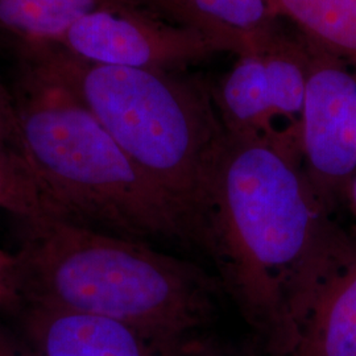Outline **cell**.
Listing matches in <instances>:
<instances>
[{
    "label": "cell",
    "instance_id": "6da1fadb",
    "mask_svg": "<svg viewBox=\"0 0 356 356\" xmlns=\"http://www.w3.org/2000/svg\"><path fill=\"white\" fill-rule=\"evenodd\" d=\"M204 243L223 291L269 353L291 355L353 243L306 178L300 126L275 135L226 132L210 182Z\"/></svg>",
    "mask_w": 356,
    "mask_h": 356
},
{
    "label": "cell",
    "instance_id": "7a4b0ae2",
    "mask_svg": "<svg viewBox=\"0 0 356 356\" xmlns=\"http://www.w3.org/2000/svg\"><path fill=\"white\" fill-rule=\"evenodd\" d=\"M17 151L57 219L178 252L204 251L195 223L135 165L61 76L20 53Z\"/></svg>",
    "mask_w": 356,
    "mask_h": 356
},
{
    "label": "cell",
    "instance_id": "3957f363",
    "mask_svg": "<svg viewBox=\"0 0 356 356\" xmlns=\"http://www.w3.org/2000/svg\"><path fill=\"white\" fill-rule=\"evenodd\" d=\"M22 223L26 305L116 319L172 351L214 316L223 288L189 259L53 216Z\"/></svg>",
    "mask_w": 356,
    "mask_h": 356
},
{
    "label": "cell",
    "instance_id": "277c9868",
    "mask_svg": "<svg viewBox=\"0 0 356 356\" xmlns=\"http://www.w3.org/2000/svg\"><path fill=\"white\" fill-rule=\"evenodd\" d=\"M23 51L64 79L131 161L191 216L204 242L210 182L226 136L213 90L181 70L88 64L57 47Z\"/></svg>",
    "mask_w": 356,
    "mask_h": 356
},
{
    "label": "cell",
    "instance_id": "5b68a950",
    "mask_svg": "<svg viewBox=\"0 0 356 356\" xmlns=\"http://www.w3.org/2000/svg\"><path fill=\"white\" fill-rule=\"evenodd\" d=\"M307 56L300 147L306 178L334 214L356 176V73L304 36Z\"/></svg>",
    "mask_w": 356,
    "mask_h": 356
},
{
    "label": "cell",
    "instance_id": "8992f818",
    "mask_svg": "<svg viewBox=\"0 0 356 356\" xmlns=\"http://www.w3.org/2000/svg\"><path fill=\"white\" fill-rule=\"evenodd\" d=\"M92 65L182 70L225 51L210 38L144 8L99 10L79 19L56 45Z\"/></svg>",
    "mask_w": 356,
    "mask_h": 356
},
{
    "label": "cell",
    "instance_id": "52a82bcc",
    "mask_svg": "<svg viewBox=\"0 0 356 356\" xmlns=\"http://www.w3.org/2000/svg\"><path fill=\"white\" fill-rule=\"evenodd\" d=\"M22 337L42 356H176L124 322L76 310L26 304Z\"/></svg>",
    "mask_w": 356,
    "mask_h": 356
},
{
    "label": "cell",
    "instance_id": "ba28073f",
    "mask_svg": "<svg viewBox=\"0 0 356 356\" xmlns=\"http://www.w3.org/2000/svg\"><path fill=\"white\" fill-rule=\"evenodd\" d=\"M168 23L204 35L238 57L260 54L281 28L267 0H138Z\"/></svg>",
    "mask_w": 356,
    "mask_h": 356
},
{
    "label": "cell",
    "instance_id": "9c48e42d",
    "mask_svg": "<svg viewBox=\"0 0 356 356\" xmlns=\"http://www.w3.org/2000/svg\"><path fill=\"white\" fill-rule=\"evenodd\" d=\"M343 266L323 288L289 356H356V226Z\"/></svg>",
    "mask_w": 356,
    "mask_h": 356
},
{
    "label": "cell",
    "instance_id": "30bf717a",
    "mask_svg": "<svg viewBox=\"0 0 356 356\" xmlns=\"http://www.w3.org/2000/svg\"><path fill=\"white\" fill-rule=\"evenodd\" d=\"M119 8L143 7L138 0H0V35L19 51L56 47L83 16Z\"/></svg>",
    "mask_w": 356,
    "mask_h": 356
},
{
    "label": "cell",
    "instance_id": "8fae6325",
    "mask_svg": "<svg viewBox=\"0 0 356 356\" xmlns=\"http://www.w3.org/2000/svg\"><path fill=\"white\" fill-rule=\"evenodd\" d=\"M219 118L226 132L235 135H275L277 118L259 54L239 56L236 64L213 90ZM289 128V127H288Z\"/></svg>",
    "mask_w": 356,
    "mask_h": 356
},
{
    "label": "cell",
    "instance_id": "7c38bea8",
    "mask_svg": "<svg viewBox=\"0 0 356 356\" xmlns=\"http://www.w3.org/2000/svg\"><path fill=\"white\" fill-rule=\"evenodd\" d=\"M279 20L341 58L356 73V0H267Z\"/></svg>",
    "mask_w": 356,
    "mask_h": 356
},
{
    "label": "cell",
    "instance_id": "4fadbf2b",
    "mask_svg": "<svg viewBox=\"0 0 356 356\" xmlns=\"http://www.w3.org/2000/svg\"><path fill=\"white\" fill-rule=\"evenodd\" d=\"M24 306L17 254L0 248V310L17 314Z\"/></svg>",
    "mask_w": 356,
    "mask_h": 356
},
{
    "label": "cell",
    "instance_id": "5bb4252c",
    "mask_svg": "<svg viewBox=\"0 0 356 356\" xmlns=\"http://www.w3.org/2000/svg\"><path fill=\"white\" fill-rule=\"evenodd\" d=\"M0 147L17 149V131L11 94L0 85Z\"/></svg>",
    "mask_w": 356,
    "mask_h": 356
},
{
    "label": "cell",
    "instance_id": "9a60e30c",
    "mask_svg": "<svg viewBox=\"0 0 356 356\" xmlns=\"http://www.w3.org/2000/svg\"><path fill=\"white\" fill-rule=\"evenodd\" d=\"M0 356H42L26 339L0 325Z\"/></svg>",
    "mask_w": 356,
    "mask_h": 356
},
{
    "label": "cell",
    "instance_id": "2e32d148",
    "mask_svg": "<svg viewBox=\"0 0 356 356\" xmlns=\"http://www.w3.org/2000/svg\"><path fill=\"white\" fill-rule=\"evenodd\" d=\"M176 356H242L235 354L234 351L226 350L210 341L202 338H191L178 348Z\"/></svg>",
    "mask_w": 356,
    "mask_h": 356
},
{
    "label": "cell",
    "instance_id": "e0dca14e",
    "mask_svg": "<svg viewBox=\"0 0 356 356\" xmlns=\"http://www.w3.org/2000/svg\"><path fill=\"white\" fill-rule=\"evenodd\" d=\"M346 204L350 206L353 214L356 216V176L350 188H348V193H347V198H346Z\"/></svg>",
    "mask_w": 356,
    "mask_h": 356
}]
</instances>
